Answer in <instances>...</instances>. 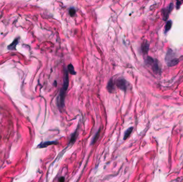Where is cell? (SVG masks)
Returning <instances> with one entry per match:
<instances>
[{
	"instance_id": "1",
	"label": "cell",
	"mask_w": 183,
	"mask_h": 182,
	"mask_svg": "<svg viewBox=\"0 0 183 182\" xmlns=\"http://www.w3.org/2000/svg\"><path fill=\"white\" fill-rule=\"evenodd\" d=\"M69 76L67 71L64 70V80L63 86L61 89L60 95L59 96V101H58V105L59 108H63L64 106V100H65V97L66 95V92L69 87Z\"/></svg>"
},
{
	"instance_id": "11",
	"label": "cell",
	"mask_w": 183,
	"mask_h": 182,
	"mask_svg": "<svg viewBox=\"0 0 183 182\" xmlns=\"http://www.w3.org/2000/svg\"><path fill=\"white\" fill-rule=\"evenodd\" d=\"M17 43H18V40L17 39H16V40L13 42L12 43H11L10 45H9V46L8 47V48L10 50H14L15 49L16 45L17 44Z\"/></svg>"
},
{
	"instance_id": "16",
	"label": "cell",
	"mask_w": 183,
	"mask_h": 182,
	"mask_svg": "<svg viewBox=\"0 0 183 182\" xmlns=\"http://www.w3.org/2000/svg\"><path fill=\"white\" fill-rule=\"evenodd\" d=\"M181 5V1H177V5H176V8L177 9L180 7V6Z\"/></svg>"
},
{
	"instance_id": "14",
	"label": "cell",
	"mask_w": 183,
	"mask_h": 182,
	"mask_svg": "<svg viewBox=\"0 0 183 182\" xmlns=\"http://www.w3.org/2000/svg\"><path fill=\"white\" fill-rule=\"evenodd\" d=\"M76 9L73 8H70L69 10V14L71 16V17H73V16H75V15L76 14Z\"/></svg>"
},
{
	"instance_id": "4",
	"label": "cell",
	"mask_w": 183,
	"mask_h": 182,
	"mask_svg": "<svg viewBox=\"0 0 183 182\" xmlns=\"http://www.w3.org/2000/svg\"><path fill=\"white\" fill-rule=\"evenodd\" d=\"M116 84L119 89L124 91H126L127 88L126 80L124 79H118L116 82Z\"/></svg>"
},
{
	"instance_id": "3",
	"label": "cell",
	"mask_w": 183,
	"mask_h": 182,
	"mask_svg": "<svg viewBox=\"0 0 183 182\" xmlns=\"http://www.w3.org/2000/svg\"><path fill=\"white\" fill-rule=\"evenodd\" d=\"M146 63L147 64H148L151 66L154 72H155V73L159 72L160 69L158 63H157L156 60H154L152 58L148 57L146 60Z\"/></svg>"
},
{
	"instance_id": "10",
	"label": "cell",
	"mask_w": 183,
	"mask_h": 182,
	"mask_svg": "<svg viewBox=\"0 0 183 182\" xmlns=\"http://www.w3.org/2000/svg\"><path fill=\"white\" fill-rule=\"evenodd\" d=\"M67 70H68L69 73L72 74V75H75L76 74V71H75V69H74V67L72 65V64H69L68 66H67Z\"/></svg>"
},
{
	"instance_id": "17",
	"label": "cell",
	"mask_w": 183,
	"mask_h": 182,
	"mask_svg": "<svg viewBox=\"0 0 183 182\" xmlns=\"http://www.w3.org/2000/svg\"><path fill=\"white\" fill-rule=\"evenodd\" d=\"M59 182H64V181H65V178H64V177H61L59 178Z\"/></svg>"
},
{
	"instance_id": "12",
	"label": "cell",
	"mask_w": 183,
	"mask_h": 182,
	"mask_svg": "<svg viewBox=\"0 0 183 182\" xmlns=\"http://www.w3.org/2000/svg\"><path fill=\"white\" fill-rule=\"evenodd\" d=\"M172 21H168V22H166V24L165 25V33H166V32H168L170 29H171V27H172Z\"/></svg>"
},
{
	"instance_id": "7",
	"label": "cell",
	"mask_w": 183,
	"mask_h": 182,
	"mask_svg": "<svg viewBox=\"0 0 183 182\" xmlns=\"http://www.w3.org/2000/svg\"><path fill=\"white\" fill-rule=\"evenodd\" d=\"M114 86H115V84L114 82V81L112 80V79H110V81L108 82V84H107V89L108 90V91L111 93L113 92L114 90L115 89Z\"/></svg>"
},
{
	"instance_id": "8",
	"label": "cell",
	"mask_w": 183,
	"mask_h": 182,
	"mask_svg": "<svg viewBox=\"0 0 183 182\" xmlns=\"http://www.w3.org/2000/svg\"><path fill=\"white\" fill-rule=\"evenodd\" d=\"M149 44L148 42H143L141 44V51L144 54H147L149 50Z\"/></svg>"
},
{
	"instance_id": "2",
	"label": "cell",
	"mask_w": 183,
	"mask_h": 182,
	"mask_svg": "<svg viewBox=\"0 0 183 182\" xmlns=\"http://www.w3.org/2000/svg\"><path fill=\"white\" fill-rule=\"evenodd\" d=\"M165 62L168 66H173L177 64L179 62V60L175 56V54L173 51L169 49L167 52L165 57Z\"/></svg>"
},
{
	"instance_id": "5",
	"label": "cell",
	"mask_w": 183,
	"mask_h": 182,
	"mask_svg": "<svg viewBox=\"0 0 183 182\" xmlns=\"http://www.w3.org/2000/svg\"><path fill=\"white\" fill-rule=\"evenodd\" d=\"M173 8V3H170L168 8L167 9H164L162 10V14H163V19L164 20H166L168 18L169 13L171 12Z\"/></svg>"
},
{
	"instance_id": "9",
	"label": "cell",
	"mask_w": 183,
	"mask_h": 182,
	"mask_svg": "<svg viewBox=\"0 0 183 182\" xmlns=\"http://www.w3.org/2000/svg\"><path fill=\"white\" fill-rule=\"evenodd\" d=\"M133 127H130L128 128V129H127V130L125 131V134H124V140H126V139H127V138L129 137L130 134H131V132H132V130H133Z\"/></svg>"
},
{
	"instance_id": "6",
	"label": "cell",
	"mask_w": 183,
	"mask_h": 182,
	"mask_svg": "<svg viewBox=\"0 0 183 182\" xmlns=\"http://www.w3.org/2000/svg\"><path fill=\"white\" fill-rule=\"evenodd\" d=\"M57 144V142L56 141H48V142H45L43 143H42L40 144L38 146V148H45L47 147V146L51 145H55Z\"/></svg>"
},
{
	"instance_id": "15",
	"label": "cell",
	"mask_w": 183,
	"mask_h": 182,
	"mask_svg": "<svg viewBox=\"0 0 183 182\" xmlns=\"http://www.w3.org/2000/svg\"><path fill=\"white\" fill-rule=\"evenodd\" d=\"M100 130H99L98 131V132L96 133V134L95 135L94 137L93 138V141H92V144H94V143H95L96 141H97V139H98V138H99V135H100V134H99V133H100Z\"/></svg>"
},
{
	"instance_id": "13",
	"label": "cell",
	"mask_w": 183,
	"mask_h": 182,
	"mask_svg": "<svg viewBox=\"0 0 183 182\" xmlns=\"http://www.w3.org/2000/svg\"><path fill=\"white\" fill-rule=\"evenodd\" d=\"M77 135H78V134H77V131H76V132L74 133V134H73L71 136V137L70 143H73V142H75L76 139L77 138Z\"/></svg>"
}]
</instances>
